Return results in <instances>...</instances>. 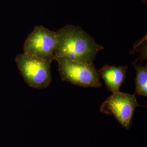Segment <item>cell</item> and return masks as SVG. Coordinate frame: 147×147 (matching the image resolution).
Masks as SVG:
<instances>
[{
    "label": "cell",
    "instance_id": "1",
    "mask_svg": "<svg viewBox=\"0 0 147 147\" xmlns=\"http://www.w3.org/2000/svg\"><path fill=\"white\" fill-rule=\"evenodd\" d=\"M56 37L55 58L64 57L78 62L92 64L98 52L104 49L80 27L66 25L58 30Z\"/></svg>",
    "mask_w": 147,
    "mask_h": 147
},
{
    "label": "cell",
    "instance_id": "2",
    "mask_svg": "<svg viewBox=\"0 0 147 147\" xmlns=\"http://www.w3.org/2000/svg\"><path fill=\"white\" fill-rule=\"evenodd\" d=\"M55 60L58 63V71L63 81L87 88L101 86L99 75L93 63H81L64 57Z\"/></svg>",
    "mask_w": 147,
    "mask_h": 147
},
{
    "label": "cell",
    "instance_id": "3",
    "mask_svg": "<svg viewBox=\"0 0 147 147\" xmlns=\"http://www.w3.org/2000/svg\"><path fill=\"white\" fill-rule=\"evenodd\" d=\"M15 61L23 79L30 87L43 89L49 86L52 79L51 61L43 60L24 53L18 55Z\"/></svg>",
    "mask_w": 147,
    "mask_h": 147
},
{
    "label": "cell",
    "instance_id": "4",
    "mask_svg": "<svg viewBox=\"0 0 147 147\" xmlns=\"http://www.w3.org/2000/svg\"><path fill=\"white\" fill-rule=\"evenodd\" d=\"M56 32L39 25L27 38L24 46V53L47 61L55 60L56 45Z\"/></svg>",
    "mask_w": 147,
    "mask_h": 147
},
{
    "label": "cell",
    "instance_id": "5",
    "mask_svg": "<svg viewBox=\"0 0 147 147\" xmlns=\"http://www.w3.org/2000/svg\"><path fill=\"white\" fill-rule=\"evenodd\" d=\"M140 106L135 95L118 92L105 100L101 106L100 111L105 114L113 115L121 125L127 130L131 125L135 109Z\"/></svg>",
    "mask_w": 147,
    "mask_h": 147
},
{
    "label": "cell",
    "instance_id": "6",
    "mask_svg": "<svg viewBox=\"0 0 147 147\" xmlns=\"http://www.w3.org/2000/svg\"><path fill=\"white\" fill-rule=\"evenodd\" d=\"M127 70L126 65L116 67L105 65L98 72L100 78L104 80L107 89L114 93L119 92L120 87L126 78Z\"/></svg>",
    "mask_w": 147,
    "mask_h": 147
},
{
    "label": "cell",
    "instance_id": "7",
    "mask_svg": "<svg viewBox=\"0 0 147 147\" xmlns=\"http://www.w3.org/2000/svg\"><path fill=\"white\" fill-rule=\"evenodd\" d=\"M135 69L136 77L135 80V95L147 96V66L137 65L132 63Z\"/></svg>",
    "mask_w": 147,
    "mask_h": 147
}]
</instances>
